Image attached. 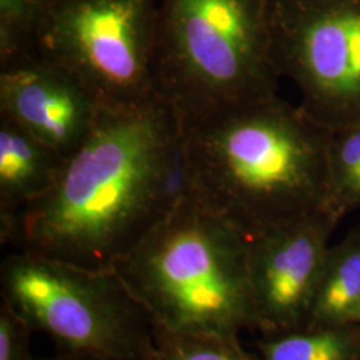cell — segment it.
I'll use <instances>...</instances> for the list:
<instances>
[{
	"mask_svg": "<svg viewBox=\"0 0 360 360\" xmlns=\"http://www.w3.org/2000/svg\"><path fill=\"white\" fill-rule=\"evenodd\" d=\"M186 124L163 99L103 104L47 193L0 226L1 245L114 271L165 218L163 187Z\"/></svg>",
	"mask_w": 360,
	"mask_h": 360,
	"instance_id": "cell-1",
	"label": "cell"
},
{
	"mask_svg": "<svg viewBox=\"0 0 360 360\" xmlns=\"http://www.w3.org/2000/svg\"><path fill=\"white\" fill-rule=\"evenodd\" d=\"M187 129L198 202L248 236L328 210L331 131L300 105L276 94Z\"/></svg>",
	"mask_w": 360,
	"mask_h": 360,
	"instance_id": "cell-2",
	"label": "cell"
},
{
	"mask_svg": "<svg viewBox=\"0 0 360 360\" xmlns=\"http://www.w3.org/2000/svg\"><path fill=\"white\" fill-rule=\"evenodd\" d=\"M248 245L229 219L191 202L162 219L114 271L154 327L238 338L257 328Z\"/></svg>",
	"mask_w": 360,
	"mask_h": 360,
	"instance_id": "cell-3",
	"label": "cell"
},
{
	"mask_svg": "<svg viewBox=\"0 0 360 360\" xmlns=\"http://www.w3.org/2000/svg\"><path fill=\"white\" fill-rule=\"evenodd\" d=\"M266 0H160L156 92L186 126L276 95Z\"/></svg>",
	"mask_w": 360,
	"mask_h": 360,
	"instance_id": "cell-4",
	"label": "cell"
},
{
	"mask_svg": "<svg viewBox=\"0 0 360 360\" xmlns=\"http://www.w3.org/2000/svg\"><path fill=\"white\" fill-rule=\"evenodd\" d=\"M1 300L65 351L154 360V326L115 271L16 251L0 270Z\"/></svg>",
	"mask_w": 360,
	"mask_h": 360,
	"instance_id": "cell-5",
	"label": "cell"
},
{
	"mask_svg": "<svg viewBox=\"0 0 360 360\" xmlns=\"http://www.w3.org/2000/svg\"><path fill=\"white\" fill-rule=\"evenodd\" d=\"M160 0H47L35 51L75 74L104 104L159 98Z\"/></svg>",
	"mask_w": 360,
	"mask_h": 360,
	"instance_id": "cell-6",
	"label": "cell"
},
{
	"mask_svg": "<svg viewBox=\"0 0 360 360\" xmlns=\"http://www.w3.org/2000/svg\"><path fill=\"white\" fill-rule=\"evenodd\" d=\"M278 77L330 131L360 126V0H266Z\"/></svg>",
	"mask_w": 360,
	"mask_h": 360,
	"instance_id": "cell-7",
	"label": "cell"
},
{
	"mask_svg": "<svg viewBox=\"0 0 360 360\" xmlns=\"http://www.w3.org/2000/svg\"><path fill=\"white\" fill-rule=\"evenodd\" d=\"M338 221L331 211L322 210L250 236L248 274L257 328L266 336L306 328Z\"/></svg>",
	"mask_w": 360,
	"mask_h": 360,
	"instance_id": "cell-8",
	"label": "cell"
},
{
	"mask_svg": "<svg viewBox=\"0 0 360 360\" xmlns=\"http://www.w3.org/2000/svg\"><path fill=\"white\" fill-rule=\"evenodd\" d=\"M103 104L75 74L37 52L0 67V116L63 156L86 139Z\"/></svg>",
	"mask_w": 360,
	"mask_h": 360,
	"instance_id": "cell-9",
	"label": "cell"
},
{
	"mask_svg": "<svg viewBox=\"0 0 360 360\" xmlns=\"http://www.w3.org/2000/svg\"><path fill=\"white\" fill-rule=\"evenodd\" d=\"M65 158L0 116V226L51 188Z\"/></svg>",
	"mask_w": 360,
	"mask_h": 360,
	"instance_id": "cell-10",
	"label": "cell"
},
{
	"mask_svg": "<svg viewBox=\"0 0 360 360\" xmlns=\"http://www.w3.org/2000/svg\"><path fill=\"white\" fill-rule=\"evenodd\" d=\"M360 309V229L328 248L322 281L304 330H327L356 319Z\"/></svg>",
	"mask_w": 360,
	"mask_h": 360,
	"instance_id": "cell-11",
	"label": "cell"
},
{
	"mask_svg": "<svg viewBox=\"0 0 360 360\" xmlns=\"http://www.w3.org/2000/svg\"><path fill=\"white\" fill-rule=\"evenodd\" d=\"M257 349L260 360H360L356 339L338 328L266 336Z\"/></svg>",
	"mask_w": 360,
	"mask_h": 360,
	"instance_id": "cell-12",
	"label": "cell"
},
{
	"mask_svg": "<svg viewBox=\"0 0 360 360\" xmlns=\"http://www.w3.org/2000/svg\"><path fill=\"white\" fill-rule=\"evenodd\" d=\"M360 207V126L331 131L328 210L338 219Z\"/></svg>",
	"mask_w": 360,
	"mask_h": 360,
	"instance_id": "cell-13",
	"label": "cell"
},
{
	"mask_svg": "<svg viewBox=\"0 0 360 360\" xmlns=\"http://www.w3.org/2000/svg\"><path fill=\"white\" fill-rule=\"evenodd\" d=\"M47 0H0V67L35 53V37Z\"/></svg>",
	"mask_w": 360,
	"mask_h": 360,
	"instance_id": "cell-14",
	"label": "cell"
},
{
	"mask_svg": "<svg viewBox=\"0 0 360 360\" xmlns=\"http://www.w3.org/2000/svg\"><path fill=\"white\" fill-rule=\"evenodd\" d=\"M154 360H254L238 338L171 333L154 327Z\"/></svg>",
	"mask_w": 360,
	"mask_h": 360,
	"instance_id": "cell-15",
	"label": "cell"
},
{
	"mask_svg": "<svg viewBox=\"0 0 360 360\" xmlns=\"http://www.w3.org/2000/svg\"><path fill=\"white\" fill-rule=\"evenodd\" d=\"M32 328L4 300L0 304V360H37L31 354Z\"/></svg>",
	"mask_w": 360,
	"mask_h": 360,
	"instance_id": "cell-16",
	"label": "cell"
},
{
	"mask_svg": "<svg viewBox=\"0 0 360 360\" xmlns=\"http://www.w3.org/2000/svg\"><path fill=\"white\" fill-rule=\"evenodd\" d=\"M37 360H105L101 356H96L94 354L89 352H79V351H65L62 349L60 354L52 356V358H46V359Z\"/></svg>",
	"mask_w": 360,
	"mask_h": 360,
	"instance_id": "cell-17",
	"label": "cell"
},
{
	"mask_svg": "<svg viewBox=\"0 0 360 360\" xmlns=\"http://www.w3.org/2000/svg\"><path fill=\"white\" fill-rule=\"evenodd\" d=\"M356 319H358V321H360V309L359 312H358V315H356Z\"/></svg>",
	"mask_w": 360,
	"mask_h": 360,
	"instance_id": "cell-18",
	"label": "cell"
}]
</instances>
